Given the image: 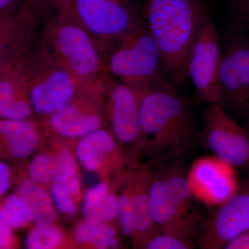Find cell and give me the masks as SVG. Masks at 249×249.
<instances>
[{"instance_id":"cell-30","label":"cell","mask_w":249,"mask_h":249,"mask_svg":"<svg viewBox=\"0 0 249 249\" xmlns=\"http://www.w3.org/2000/svg\"><path fill=\"white\" fill-rule=\"evenodd\" d=\"M14 169L12 165L0 160V198L4 196L13 186Z\"/></svg>"},{"instance_id":"cell-15","label":"cell","mask_w":249,"mask_h":249,"mask_svg":"<svg viewBox=\"0 0 249 249\" xmlns=\"http://www.w3.org/2000/svg\"><path fill=\"white\" fill-rule=\"evenodd\" d=\"M76 142L45 137L42 146L26 165L28 178L47 188L52 183L79 174L74 152Z\"/></svg>"},{"instance_id":"cell-28","label":"cell","mask_w":249,"mask_h":249,"mask_svg":"<svg viewBox=\"0 0 249 249\" xmlns=\"http://www.w3.org/2000/svg\"><path fill=\"white\" fill-rule=\"evenodd\" d=\"M194 247V244L191 241L160 231L147 241L144 249H191Z\"/></svg>"},{"instance_id":"cell-4","label":"cell","mask_w":249,"mask_h":249,"mask_svg":"<svg viewBox=\"0 0 249 249\" xmlns=\"http://www.w3.org/2000/svg\"><path fill=\"white\" fill-rule=\"evenodd\" d=\"M37 40L59 65L84 84L108 71L101 47L73 16L57 12L49 17Z\"/></svg>"},{"instance_id":"cell-27","label":"cell","mask_w":249,"mask_h":249,"mask_svg":"<svg viewBox=\"0 0 249 249\" xmlns=\"http://www.w3.org/2000/svg\"><path fill=\"white\" fill-rule=\"evenodd\" d=\"M0 219L14 231L33 225L27 206L14 193L0 198Z\"/></svg>"},{"instance_id":"cell-24","label":"cell","mask_w":249,"mask_h":249,"mask_svg":"<svg viewBox=\"0 0 249 249\" xmlns=\"http://www.w3.org/2000/svg\"><path fill=\"white\" fill-rule=\"evenodd\" d=\"M112 182L118 193V227L121 235L132 241L136 230L133 168L126 170Z\"/></svg>"},{"instance_id":"cell-25","label":"cell","mask_w":249,"mask_h":249,"mask_svg":"<svg viewBox=\"0 0 249 249\" xmlns=\"http://www.w3.org/2000/svg\"><path fill=\"white\" fill-rule=\"evenodd\" d=\"M59 213L72 220L78 213V205L83 200L80 174L65 181H55L47 187Z\"/></svg>"},{"instance_id":"cell-8","label":"cell","mask_w":249,"mask_h":249,"mask_svg":"<svg viewBox=\"0 0 249 249\" xmlns=\"http://www.w3.org/2000/svg\"><path fill=\"white\" fill-rule=\"evenodd\" d=\"M222 42L210 14L206 16L192 47L186 65L199 103H222L219 71L222 59Z\"/></svg>"},{"instance_id":"cell-10","label":"cell","mask_w":249,"mask_h":249,"mask_svg":"<svg viewBox=\"0 0 249 249\" xmlns=\"http://www.w3.org/2000/svg\"><path fill=\"white\" fill-rule=\"evenodd\" d=\"M221 106L245 114L249 106V36L237 29L222 45L219 71Z\"/></svg>"},{"instance_id":"cell-33","label":"cell","mask_w":249,"mask_h":249,"mask_svg":"<svg viewBox=\"0 0 249 249\" xmlns=\"http://www.w3.org/2000/svg\"><path fill=\"white\" fill-rule=\"evenodd\" d=\"M225 249H249V231L236 236L229 241L224 248Z\"/></svg>"},{"instance_id":"cell-18","label":"cell","mask_w":249,"mask_h":249,"mask_svg":"<svg viewBox=\"0 0 249 249\" xmlns=\"http://www.w3.org/2000/svg\"><path fill=\"white\" fill-rule=\"evenodd\" d=\"M42 19L25 4L14 12L0 15V58H16L25 53Z\"/></svg>"},{"instance_id":"cell-14","label":"cell","mask_w":249,"mask_h":249,"mask_svg":"<svg viewBox=\"0 0 249 249\" xmlns=\"http://www.w3.org/2000/svg\"><path fill=\"white\" fill-rule=\"evenodd\" d=\"M249 231V184L223 202L204 224L197 243L202 249H221L236 236Z\"/></svg>"},{"instance_id":"cell-16","label":"cell","mask_w":249,"mask_h":249,"mask_svg":"<svg viewBox=\"0 0 249 249\" xmlns=\"http://www.w3.org/2000/svg\"><path fill=\"white\" fill-rule=\"evenodd\" d=\"M45 134L40 121L0 119V160L24 165L42 146Z\"/></svg>"},{"instance_id":"cell-32","label":"cell","mask_w":249,"mask_h":249,"mask_svg":"<svg viewBox=\"0 0 249 249\" xmlns=\"http://www.w3.org/2000/svg\"><path fill=\"white\" fill-rule=\"evenodd\" d=\"M21 1L31 9L34 10L41 17L44 18L49 16L52 10H55L54 0H20Z\"/></svg>"},{"instance_id":"cell-38","label":"cell","mask_w":249,"mask_h":249,"mask_svg":"<svg viewBox=\"0 0 249 249\" xmlns=\"http://www.w3.org/2000/svg\"><path fill=\"white\" fill-rule=\"evenodd\" d=\"M116 1H120V2H124V3H125V2H124V0H116Z\"/></svg>"},{"instance_id":"cell-17","label":"cell","mask_w":249,"mask_h":249,"mask_svg":"<svg viewBox=\"0 0 249 249\" xmlns=\"http://www.w3.org/2000/svg\"><path fill=\"white\" fill-rule=\"evenodd\" d=\"M24 54L11 60L0 74V119L25 120L36 115L31 104Z\"/></svg>"},{"instance_id":"cell-6","label":"cell","mask_w":249,"mask_h":249,"mask_svg":"<svg viewBox=\"0 0 249 249\" xmlns=\"http://www.w3.org/2000/svg\"><path fill=\"white\" fill-rule=\"evenodd\" d=\"M31 104L40 119L60 110L87 85L62 68L37 40L23 56Z\"/></svg>"},{"instance_id":"cell-9","label":"cell","mask_w":249,"mask_h":249,"mask_svg":"<svg viewBox=\"0 0 249 249\" xmlns=\"http://www.w3.org/2000/svg\"><path fill=\"white\" fill-rule=\"evenodd\" d=\"M138 93L108 74L106 111L107 128L128 156L132 168L142 157V135Z\"/></svg>"},{"instance_id":"cell-7","label":"cell","mask_w":249,"mask_h":249,"mask_svg":"<svg viewBox=\"0 0 249 249\" xmlns=\"http://www.w3.org/2000/svg\"><path fill=\"white\" fill-rule=\"evenodd\" d=\"M106 72L87 85L60 110L41 118L40 122L47 138L76 142L87 134L107 128L106 111Z\"/></svg>"},{"instance_id":"cell-35","label":"cell","mask_w":249,"mask_h":249,"mask_svg":"<svg viewBox=\"0 0 249 249\" xmlns=\"http://www.w3.org/2000/svg\"><path fill=\"white\" fill-rule=\"evenodd\" d=\"M23 4L20 0H0V15L14 12Z\"/></svg>"},{"instance_id":"cell-29","label":"cell","mask_w":249,"mask_h":249,"mask_svg":"<svg viewBox=\"0 0 249 249\" xmlns=\"http://www.w3.org/2000/svg\"><path fill=\"white\" fill-rule=\"evenodd\" d=\"M233 19L238 30H249V0H234Z\"/></svg>"},{"instance_id":"cell-11","label":"cell","mask_w":249,"mask_h":249,"mask_svg":"<svg viewBox=\"0 0 249 249\" xmlns=\"http://www.w3.org/2000/svg\"><path fill=\"white\" fill-rule=\"evenodd\" d=\"M201 139L217 160L232 168H249V132L220 105H207Z\"/></svg>"},{"instance_id":"cell-31","label":"cell","mask_w":249,"mask_h":249,"mask_svg":"<svg viewBox=\"0 0 249 249\" xmlns=\"http://www.w3.org/2000/svg\"><path fill=\"white\" fill-rule=\"evenodd\" d=\"M18 247V240L14 229L0 219V249H16Z\"/></svg>"},{"instance_id":"cell-21","label":"cell","mask_w":249,"mask_h":249,"mask_svg":"<svg viewBox=\"0 0 249 249\" xmlns=\"http://www.w3.org/2000/svg\"><path fill=\"white\" fill-rule=\"evenodd\" d=\"M229 165L214 160L198 161L193 168L191 175H188L191 185L200 183L201 188L206 189L212 183L206 193V199L211 203L222 204L235 193V183L232 174L228 170Z\"/></svg>"},{"instance_id":"cell-36","label":"cell","mask_w":249,"mask_h":249,"mask_svg":"<svg viewBox=\"0 0 249 249\" xmlns=\"http://www.w3.org/2000/svg\"><path fill=\"white\" fill-rule=\"evenodd\" d=\"M16 58H17V57H16ZM14 58H0V74H1V72L3 71V70H4V68L6 67V65H8V63H9V62Z\"/></svg>"},{"instance_id":"cell-37","label":"cell","mask_w":249,"mask_h":249,"mask_svg":"<svg viewBox=\"0 0 249 249\" xmlns=\"http://www.w3.org/2000/svg\"><path fill=\"white\" fill-rule=\"evenodd\" d=\"M246 116V127L247 130L249 132V106L248 109H247V112L245 114Z\"/></svg>"},{"instance_id":"cell-22","label":"cell","mask_w":249,"mask_h":249,"mask_svg":"<svg viewBox=\"0 0 249 249\" xmlns=\"http://www.w3.org/2000/svg\"><path fill=\"white\" fill-rule=\"evenodd\" d=\"M118 193L113 182L91 187L83 196V219L95 223H117Z\"/></svg>"},{"instance_id":"cell-20","label":"cell","mask_w":249,"mask_h":249,"mask_svg":"<svg viewBox=\"0 0 249 249\" xmlns=\"http://www.w3.org/2000/svg\"><path fill=\"white\" fill-rule=\"evenodd\" d=\"M133 168L134 203L136 230L132 244L134 248L144 249L147 241L160 232L154 220L150 206L149 188L154 167L139 163Z\"/></svg>"},{"instance_id":"cell-2","label":"cell","mask_w":249,"mask_h":249,"mask_svg":"<svg viewBox=\"0 0 249 249\" xmlns=\"http://www.w3.org/2000/svg\"><path fill=\"white\" fill-rule=\"evenodd\" d=\"M145 24L160 49L166 79H186L188 56L209 14L204 0H145Z\"/></svg>"},{"instance_id":"cell-13","label":"cell","mask_w":249,"mask_h":249,"mask_svg":"<svg viewBox=\"0 0 249 249\" xmlns=\"http://www.w3.org/2000/svg\"><path fill=\"white\" fill-rule=\"evenodd\" d=\"M74 152L84 169L96 174L101 181L106 182H112L132 168L128 156L107 127L78 139Z\"/></svg>"},{"instance_id":"cell-5","label":"cell","mask_w":249,"mask_h":249,"mask_svg":"<svg viewBox=\"0 0 249 249\" xmlns=\"http://www.w3.org/2000/svg\"><path fill=\"white\" fill-rule=\"evenodd\" d=\"M106 62L109 74L139 96L167 80L160 49L146 24L139 18L108 49Z\"/></svg>"},{"instance_id":"cell-34","label":"cell","mask_w":249,"mask_h":249,"mask_svg":"<svg viewBox=\"0 0 249 249\" xmlns=\"http://www.w3.org/2000/svg\"><path fill=\"white\" fill-rule=\"evenodd\" d=\"M76 0H54L57 12L73 16Z\"/></svg>"},{"instance_id":"cell-3","label":"cell","mask_w":249,"mask_h":249,"mask_svg":"<svg viewBox=\"0 0 249 249\" xmlns=\"http://www.w3.org/2000/svg\"><path fill=\"white\" fill-rule=\"evenodd\" d=\"M193 196L183 160L154 167L149 196L160 231L193 242L200 229Z\"/></svg>"},{"instance_id":"cell-1","label":"cell","mask_w":249,"mask_h":249,"mask_svg":"<svg viewBox=\"0 0 249 249\" xmlns=\"http://www.w3.org/2000/svg\"><path fill=\"white\" fill-rule=\"evenodd\" d=\"M139 96L142 157L153 167L183 160L196 137L194 116L186 100L168 80Z\"/></svg>"},{"instance_id":"cell-26","label":"cell","mask_w":249,"mask_h":249,"mask_svg":"<svg viewBox=\"0 0 249 249\" xmlns=\"http://www.w3.org/2000/svg\"><path fill=\"white\" fill-rule=\"evenodd\" d=\"M24 247L28 249H56L76 247L58 224L34 227L28 232Z\"/></svg>"},{"instance_id":"cell-23","label":"cell","mask_w":249,"mask_h":249,"mask_svg":"<svg viewBox=\"0 0 249 249\" xmlns=\"http://www.w3.org/2000/svg\"><path fill=\"white\" fill-rule=\"evenodd\" d=\"M121 232L117 223H95L83 219L72 232L76 247L96 249H113L121 247Z\"/></svg>"},{"instance_id":"cell-12","label":"cell","mask_w":249,"mask_h":249,"mask_svg":"<svg viewBox=\"0 0 249 249\" xmlns=\"http://www.w3.org/2000/svg\"><path fill=\"white\" fill-rule=\"evenodd\" d=\"M73 17L97 42L105 58L108 49L139 19L127 4L116 0H76Z\"/></svg>"},{"instance_id":"cell-19","label":"cell","mask_w":249,"mask_h":249,"mask_svg":"<svg viewBox=\"0 0 249 249\" xmlns=\"http://www.w3.org/2000/svg\"><path fill=\"white\" fill-rule=\"evenodd\" d=\"M14 193L27 206L33 226L46 227L57 224L58 211L45 187L28 178L24 165H12Z\"/></svg>"}]
</instances>
